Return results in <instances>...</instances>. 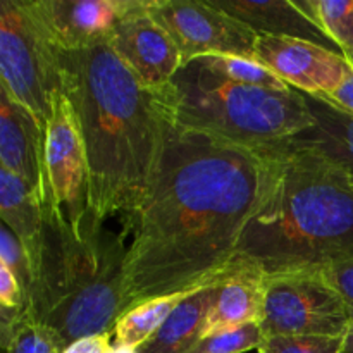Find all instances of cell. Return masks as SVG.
I'll list each match as a JSON object with an SVG mask.
<instances>
[{
  "mask_svg": "<svg viewBox=\"0 0 353 353\" xmlns=\"http://www.w3.org/2000/svg\"><path fill=\"white\" fill-rule=\"evenodd\" d=\"M264 148L172 124L150 186L133 216L123 314L140 303L217 285L269 186Z\"/></svg>",
  "mask_w": 353,
  "mask_h": 353,
  "instance_id": "obj_1",
  "label": "cell"
},
{
  "mask_svg": "<svg viewBox=\"0 0 353 353\" xmlns=\"http://www.w3.org/2000/svg\"><path fill=\"white\" fill-rule=\"evenodd\" d=\"M347 336H307L278 334L264 336L259 353H345Z\"/></svg>",
  "mask_w": 353,
  "mask_h": 353,
  "instance_id": "obj_23",
  "label": "cell"
},
{
  "mask_svg": "<svg viewBox=\"0 0 353 353\" xmlns=\"http://www.w3.org/2000/svg\"><path fill=\"white\" fill-rule=\"evenodd\" d=\"M305 100L314 126L293 140L319 148L353 172V114L345 112L323 95H305Z\"/></svg>",
  "mask_w": 353,
  "mask_h": 353,
  "instance_id": "obj_18",
  "label": "cell"
},
{
  "mask_svg": "<svg viewBox=\"0 0 353 353\" xmlns=\"http://www.w3.org/2000/svg\"><path fill=\"white\" fill-rule=\"evenodd\" d=\"M200 61L207 68L212 69L214 72L228 79H233V81L245 83V85L264 86V88H288V85L281 81L274 72H271L268 68L259 64V62L248 61V59L221 55V57H203Z\"/></svg>",
  "mask_w": 353,
  "mask_h": 353,
  "instance_id": "obj_22",
  "label": "cell"
},
{
  "mask_svg": "<svg viewBox=\"0 0 353 353\" xmlns=\"http://www.w3.org/2000/svg\"><path fill=\"white\" fill-rule=\"evenodd\" d=\"M3 353H64L68 345L52 327L45 326L24 307L12 321L0 324Z\"/></svg>",
  "mask_w": 353,
  "mask_h": 353,
  "instance_id": "obj_20",
  "label": "cell"
},
{
  "mask_svg": "<svg viewBox=\"0 0 353 353\" xmlns=\"http://www.w3.org/2000/svg\"><path fill=\"white\" fill-rule=\"evenodd\" d=\"M123 234L107 230L92 209L71 221L52 200L43 202V243L26 309L71 345L114 331L123 316Z\"/></svg>",
  "mask_w": 353,
  "mask_h": 353,
  "instance_id": "obj_4",
  "label": "cell"
},
{
  "mask_svg": "<svg viewBox=\"0 0 353 353\" xmlns=\"http://www.w3.org/2000/svg\"><path fill=\"white\" fill-rule=\"evenodd\" d=\"M45 137L47 130L30 110L0 88V168L19 176L45 193Z\"/></svg>",
  "mask_w": 353,
  "mask_h": 353,
  "instance_id": "obj_13",
  "label": "cell"
},
{
  "mask_svg": "<svg viewBox=\"0 0 353 353\" xmlns=\"http://www.w3.org/2000/svg\"><path fill=\"white\" fill-rule=\"evenodd\" d=\"M109 353H138V348H131V347H123V345H114L110 348Z\"/></svg>",
  "mask_w": 353,
  "mask_h": 353,
  "instance_id": "obj_31",
  "label": "cell"
},
{
  "mask_svg": "<svg viewBox=\"0 0 353 353\" xmlns=\"http://www.w3.org/2000/svg\"><path fill=\"white\" fill-rule=\"evenodd\" d=\"M195 292H199V290H195ZM195 292L161 296V299L148 300V302L126 310L117 319L116 327H114V345L140 348L161 330V326L174 312L176 307H179V303L185 302Z\"/></svg>",
  "mask_w": 353,
  "mask_h": 353,
  "instance_id": "obj_19",
  "label": "cell"
},
{
  "mask_svg": "<svg viewBox=\"0 0 353 353\" xmlns=\"http://www.w3.org/2000/svg\"><path fill=\"white\" fill-rule=\"evenodd\" d=\"M90 172L85 143L74 109L62 93L45 137V200L61 207L71 221L88 207Z\"/></svg>",
  "mask_w": 353,
  "mask_h": 353,
  "instance_id": "obj_9",
  "label": "cell"
},
{
  "mask_svg": "<svg viewBox=\"0 0 353 353\" xmlns=\"http://www.w3.org/2000/svg\"><path fill=\"white\" fill-rule=\"evenodd\" d=\"M264 303V276L259 272L230 271L217 283L216 299L207 314L202 338L247 324L261 323Z\"/></svg>",
  "mask_w": 353,
  "mask_h": 353,
  "instance_id": "obj_16",
  "label": "cell"
},
{
  "mask_svg": "<svg viewBox=\"0 0 353 353\" xmlns=\"http://www.w3.org/2000/svg\"><path fill=\"white\" fill-rule=\"evenodd\" d=\"M262 148L271 164L268 192L228 272L286 274L323 269L353 254L350 169L293 138Z\"/></svg>",
  "mask_w": 353,
  "mask_h": 353,
  "instance_id": "obj_3",
  "label": "cell"
},
{
  "mask_svg": "<svg viewBox=\"0 0 353 353\" xmlns=\"http://www.w3.org/2000/svg\"><path fill=\"white\" fill-rule=\"evenodd\" d=\"M264 334L259 323L202 338L188 353H245L259 350Z\"/></svg>",
  "mask_w": 353,
  "mask_h": 353,
  "instance_id": "obj_24",
  "label": "cell"
},
{
  "mask_svg": "<svg viewBox=\"0 0 353 353\" xmlns=\"http://www.w3.org/2000/svg\"><path fill=\"white\" fill-rule=\"evenodd\" d=\"M262 334L347 336L352 319L321 269L264 276Z\"/></svg>",
  "mask_w": 353,
  "mask_h": 353,
  "instance_id": "obj_7",
  "label": "cell"
},
{
  "mask_svg": "<svg viewBox=\"0 0 353 353\" xmlns=\"http://www.w3.org/2000/svg\"><path fill=\"white\" fill-rule=\"evenodd\" d=\"M0 307L6 312L19 314L26 307V293L16 276L0 264Z\"/></svg>",
  "mask_w": 353,
  "mask_h": 353,
  "instance_id": "obj_27",
  "label": "cell"
},
{
  "mask_svg": "<svg viewBox=\"0 0 353 353\" xmlns=\"http://www.w3.org/2000/svg\"><path fill=\"white\" fill-rule=\"evenodd\" d=\"M171 86L178 126L231 143L262 148L314 126L305 95L299 90L233 81L200 59L183 65Z\"/></svg>",
  "mask_w": 353,
  "mask_h": 353,
  "instance_id": "obj_5",
  "label": "cell"
},
{
  "mask_svg": "<svg viewBox=\"0 0 353 353\" xmlns=\"http://www.w3.org/2000/svg\"><path fill=\"white\" fill-rule=\"evenodd\" d=\"M148 12L172 37L183 65L195 59H255L259 34L234 17L199 0H145Z\"/></svg>",
  "mask_w": 353,
  "mask_h": 353,
  "instance_id": "obj_8",
  "label": "cell"
},
{
  "mask_svg": "<svg viewBox=\"0 0 353 353\" xmlns=\"http://www.w3.org/2000/svg\"><path fill=\"white\" fill-rule=\"evenodd\" d=\"M353 65V0H295Z\"/></svg>",
  "mask_w": 353,
  "mask_h": 353,
  "instance_id": "obj_21",
  "label": "cell"
},
{
  "mask_svg": "<svg viewBox=\"0 0 353 353\" xmlns=\"http://www.w3.org/2000/svg\"><path fill=\"white\" fill-rule=\"evenodd\" d=\"M112 334L114 331H109V333L81 338V340L69 345L64 353H109L110 348H112V343H110Z\"/></svg>",
  "mask_w": 353,
  "mask_h": 353,
  "instance_id": "obj_28",
  "label": "cell"
},
{
  "mask_svg": "<svg viewBox=\"0 0 353 353\" xmlns=\"http://www.w3.org/2000/svg\"><path fill=\"white\" fill-rule=\"evenodd\" d=\"M0 264L6 265L16 276L17 281L23 286L24 293L30 292L31 272L30 264H28L26 252H24L23 245L17 240L16 234L3 223L2 228H0Z\"/></svg>",
  "mask_w": 353,
  "mask_h": 353,
  "instance_id": "obj_25",
  "label": "cell"
},
{
  "mask_svg": "<svg viewBox=\"0 0 353 353\" xmlns=\"http://www.w3.org/2000/svg\"><path fill=\"white\" fill-rule=\"evenodd\" d=\"M214 9L243 23L261 37L299 38L338 52L336 45L299 9L295 0H207Z\"/></svg>",
  "mask_w": 353,
  "mask_h": 353,
  "instance_id": "obj_14",
  "label": "cell"
},
{
  "mask_svg": "<svg viewBox=\"0 0 353 353\" xmlns=\"http://www.w3.org/2000/svg\"><path fill=\"white\" fill-rule=\"evenodd\" d=\"M217 285L203 286L176 307L161 330L138 348V353H188L202 340L207 314L216 299Z\"/></svg>",
  "mask_w": 353,
  "mask_h": 353,
  "instance_id": "obj_17",
  "label": "cell"
},
{
  "mask_svg": "<svg viewBox=\"0 0 353 353\" xmlns=\"http://www.w3.org/2000/svg\"><path fill=\"white\" fill-rule=\"evenodd\" d=\"M0 219L23 245L33 281L43 243V200L37 188L3 168H0Z\"/></svg>",
  "mask_w": 353,
  "mask_h": 353,
  "instance_id": "obj_15",
  "label": "cell"
},
{
  "mask_svg": "<svg viewBox=\"0 0 353 353\" xmlns=\"http://www.w3.org/2000/svg\"><path fill=\"white\" fill-rule=\"evenodd\" d=\"M345 353H353V323L345 338Z\"/></svg>",
  "mask_w": 353,
  "mask_h": 353,
  "instance_id": "obj_30",
  "label": "cell"
},
{
  "mask_svg": "<svg viewBox=\"0 0 353 353\" xmlns=\"http://www.w3.org/2000/svg\"><path fill=\"white\" fill-rule=\"evenodd\" d=\"M109 45L150 88H169L183 68L178 45L148 12L145 0H134L117 23Z\"/></svg>",
  "mask_w": 353,
  "mask_h": 353,
  "instance_id": "obj_11",
  "label": "cell"
},
{
  "mask_svg": "<svg viewBox=\"0 0 353 353\" xmlns=\"http://www.w3.org/2000/svg\"><path fill=\"white\" fill-rule=\"evenodd\" d=\"M321 271H323L324 278L330 281V285L336 290L338 295L341 296L353 323V254L331 262Z\"/></svg>",
  "mask_w": 353,
  "mask_h": 353,
  "instance_id": "obj_26",
  "label": "cell"
},
{
  "mask_svg": "<svg viewBox=\"0 0 353 353\" xmlns=\"http://www.w3.org/2000/svg\"><path fill=\"white\" fill-rule=\"evenodd\" d=\"M326 99L330 100V102H333L336 107L343 109L345 112L353 114V74L350 78L345 79V81L341 83L331 95H327Z\"/></svg>",
  "mask_w": 353,
  "mask_h": 353,
  "instance_id": "obj_29",
  "label": "cell"
},
{
  "mask_svg": "<svg viewBox=\"0 0 353 353\" xmlns=\"http://www.w3.org/2000/svg\"><path fill=\"white\" fill-rule=\"evenodd\" d=\"M134 0H33L61 48L79 50L109 43Z\"/></svg>",
  "mask_w": 353,
  "mask_h": 353,
  "instance_id": "obj_12",
  "label": "cell"
},
{
  "mask_svg": "<svg viewBox=\"0 0 353 353\" xmlns=\"http://www.w3.org/2000/svg\"><path fill=\"white\" fill-rule=\"evenodd\" d=\"M255 59L305 95H331L353 74V65L343 55L299 38L261 34L255 43Z\"/></svg>",
  "mask_w": 353,
  "mask_h": 353,
  "instance_id": "obj_10",
  "label": "cell"
},
{
  "mask_svg": "<svg viewBox=\"0 0 353 353\" xmlns=\"http://www.w3.org/2000/svg\"><path fill=\"white\" fill-rule=\"evenodd\" d=\"M0 88L47 130L62 95L59 45L33 0H0Z\"/></svg>",
  "mask_w": 353,
  "mask_h": 353,
  "instance_id": "obj_6",
  "label": "cell"
},
{
  "mask_svg": "<svg viewBox=\"0 0 353 353\" xmlns=\"http://www.w3.org/2000/svg\"><path fill=\"white\" fill-rule=\"evenodd\" d=\"M59 61L62 93L74 109L88 159V207L102 221L119 214L130 219L176 123L172 86L145 85L109 43L59 47Z\"/></svg>",
  "mask_w": 353,
  "mask_h": 353,
  "instance_id": "obj_2",
  "label": "cell"
}]
</instances>
